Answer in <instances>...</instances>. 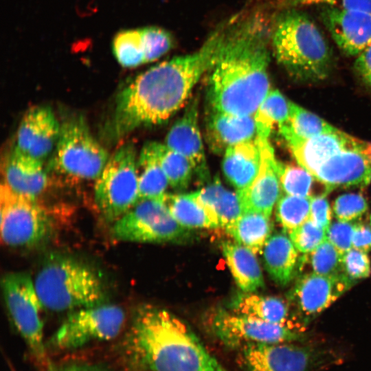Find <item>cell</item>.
I'll use <instances>...</instances> for the list:
<instances>
[{
	"label": "cell",
	"instance_id": "43",
	"mask_svg": "<svg viewBox=\"0 0 371 371\" xmlns=\"http://www.w3.org/2000/svg\"><path fill=\"white\" fill-rule=\"evenodd\" d=\"M355 224L337 220L329 225L327 240L343 256L352 247V236Z\"/></svg>",
	"mask_w": 371,
	"mask_h": 371
},
{
	"label": "cell",
	"instance_id": "25",
	"mask_svg": "<svg viewBox=\"0 0 371 371\" xmlns=\"http://www.w3.org/2000/svg\"><path fill=\"white\" fill-rule=\"evenodd\" d=\"M221 249L236 284L243 292H254L264 286L262 272L255 253L236 242H224Z\"/></svg>",
	"mask_w": 371,
	"mask_h": 371
},
{
	"label": "cell",
	"instance_id": "2",
	"mask_svg": "<svg viewBox=\"0 0 371 371\" xmlns=\"http://www.w3.org/2000/svg\"><path fill=\"white\" fill-rule=\"evenodd\" d=\"M270 30L258 13L231 25L221 53L209 71L207 108L254 115L270 91Z\"/></svg>",
	"mask_w": 371,
	"mask_h": 371
},
{
	"label": "cell",
	"instance_id": "12",
	"mask_svg": "<svg viewBox=\"0 0 371 371\" xmlns=\"http://www.w3.org/2000/svg\"><path fill=\"white\" fill-rule=\"evenodd\" d=\"M208 324L218 340L238 349L251 344L298 341L304 336L301 330L289 324L268 322L223 309L214 313Z\"/></svg>",
	"mask_w": 371,
	"mask_h": 371
},
{
	"label": "cell",
	"instance_id": "37",
	"mask_svg": "<svg viewBox=\"0 0 371 371\" xmlns=\"http://www.w3.org/2000/svg\"><path fill=\"white\" fill-rule=\"evenodd\" d=\"M308 254L313 272L330 277L345 275L342 269V256L327 239Z\"/></svg>",
	"mask_w": 371,
	"mask_h": 371
},
{
	"label": "cell",
	"instance_id": "11",
	"mask_svg": "<svg viewBox=\"0 0 371 371\" xmlns=\"http://www.w3.org/2000/svg\"><path fill=\"white\" fill-rule=\"evenodd\" d=\"M125 313L114 304L81 308L71 311L56 331L52 342L61 350H73L91 342L109 340L122 328Z\"/></svg>",
	"mask_w": 371,
	"mask_h": 371
},
{
	"label": "cell",
	"instance_id": "35",
	"mask_svg": "<svg viewBox=\"0 0 371 371\" xmlns=\"http://www.w3.org/2000/svg\"><path fill=\"white\" fill-rule=\"evenodd\" d=\"M310 207L311 197L284 194L280 196L277 202V221L284 231L289 234L309 218Z\"/></svg>",
	"mask_w": 371,
	"mask_h": 371
},
{
	"label": "cell",
	"instance_id": "1",
	"mask_svg": "<svg viewBox=\"0 0 371 371\" xmlns=\"http://www.w3.org/2000/svg\"><path fill=\"white\" fill-rule=\"evenodd\" d=\"M235 17L221 23L196 51L149 68L123 89L106 126L108 137L118 139L139 127L161 124L174 115L215 64Z\"/></svg>",
	"mask_w": 371,
	"mask_h": 371
},
{
	"label": "cell",
	"instance_id": "31",
	"mask_svg": "<svg viewBox=\"0 0 371 371\" xmlns=\"http://www.w3.org/2000/svg\"><path fill=\"white\" fill-rule=\"evenodd\" d=\"M278 128L287 144L337 129L319 116L291 101L288 118Z\"/></svg>",
	"mask_w": 371,
	"mask_h": 371
},
{
	"label": "cell",
	"instance_id": "10",
	"mask_svg": "<svg viewBox=\"0 0 371 371\" xmlns=\"http://www.w3.org/2000/svg\"><path fill=\"white\" fill-rule=\"evenodd\" d=\"M1 287L12 322L33 355L43 359L45 352L41 313L44 306L34 280L26 273L11 272L3 277Z\"/></svg>",
	"mask_w": 371,
	"mask_h": 371
},
{
	"label": "cell",
	"instance_id": "27",
	"mask_svg": "<svg viewBox=\"0 0 371 371\" xmlns=\"http://www.w3.org/2000/svg\"><path fill=\"white\" fill-rule=\"evenodd\" d=\"M137 172L139 199L164 198L169 183L159 163L157 142L144 146L137 161Z\"/></svg>",
	"mask_w": 371,
	"mask_h": 371
},
{
	"label": "cell",
	"instance_id": "8",
	"mask_svg": "<svg viewBox=\"0 0 371 371\" xmlns=\"http://www.w3.org/2000/svg\"><path fill=\"white\" fill-rule=\"evenodd\" d=\"M0 205L1 238L5 245L34 247L49 236L51 220L36 199L16 192L3 182Z\"/></svg>",
	"mask_w": 371,
	"mask_h": 371
},
{
	"label": "cell",
	"instance_id": "28",
	"mask_svg": "<svg viewBox=\"0 0 371 371\" xmlns=\"http://www.w3.org/2000/svg\"><path fill=\"white\" fill-rule=\"evenodd\" d=\"M231 307L236 313L268 322L280 324H287L288 322L289 306L281 297L244 292L234 298Z\"/></svg>",
	"mask_w": 371,
	"mask_h": 371
},
{
	"label": "cell",
	"instance_id": "46",
	"mask_svg": "<svg viewBox=\"0 0 371 371\" xmlns=\"http://www.w3.org/2000/svg\"><path fill=\"white\" fill-rule=\"evenodd\" d=\"M354 67L364 83L371 88V43L357 56Z\"/></svg>",
	"mask_w": 371,
	"mask_h": 371
},
{
	"label": "cell",
	"instance_id": "4",
	"mask_svg": "<svg viewBox=\"0 0 371 371\" xmlns=\"http://www.w3.org/2000/svg\"><path fill=\"white\" fill-rule=\"evenodd\" d=\"M270 43L278 63L296 80L326 78L333 64L332 50L315 21L297 8L284 9L270 30Z\"/></svg>",
	"mask_w": 371,
	"mask_h": 371
},
{
	"label": "cell",
	"instance_id": "3",
	"mask_svg": "<svg viewBox=\"0 0 371 371\" xmlns=\"http://www.w3.org/2000/svg\"><path fill=\"white\" fill-rule=\"evenodd\" d=\"M127 346L133 359L148 371H228L186 323L154 306L137 310Z\"/></svg>",
	"mask_w": 371,
	"mask_h": 371
},
{
	"label": "cell",
	"instance_id": "22",
	"mask_svg": "<svg viewBox=\"0 0 371 371\" xmlns=\"http://www.w3.org/2000/svg\"><path fill=\"white\" fill-rule=\"evenodd\" d=\"M356 139L337 129L288 146L298 164L313 175L323 163L350 146Z\"/></svg>",
	"mask_w": 371,
	"mask_h": 371
},
{
	"label": "cell",
	"instance_id": "6",
	"mask_svg": "<svg viewBox=\"0 0 371 371\" xmlns=\"http://www.w3.org/2000/svg\"><path fill=\"white\" fill-rule=\"evenodd\" d=\"M136 150L132 144L109 159L95 185V201L104 220L114 223L138 201Z\"/></svg>",
	"mask_w": 371,
	"mask_h": 371
},
{
	"label": "cell",
	"instance_id": "13",
	"mask_svg": "<svg viewBox=\"0 0 371 371\" xmlns=\"http://www.w3.org/2000/svg\"><path fill=\"white\" fill-rule=\"evenodd\" d=\"M239 350L246 371H317L328 357L317 347L293 342L251 344Z\"/></svg>",
	"mask_w": 371,
	"mask_h": 371
},
{
	"label": "cell",
	"instance_id": "18",
	"mask_svg": "<svg viewBox=\"0 0 371 371\" xmlns=\"http://www.w3.org/2000/svg\"><path fill=\"white\" fill-rule=\"evenodd\" d=\"M260 151L258 172L246 189L236 192L243 212H254L270 216L280 196V184L277 170L278 161L269 138L256 136Z\"/></svg>",
	"mask_w": 371,
	"mask_h": 371
},
{
	"label": "cell",
	"instance_id": "19",
	"mask_svg": "<svg viewBox=\"0 0 371 371\" xmlns=\"http://www.w3.org/2000/svg\"><path fill=\"white\" fill-rule=\"evenodd\" d=\"M60 126L47 106H36L23 116L17 133L16 148L43 161L56 146Z\"/></svg>",
	"mask_w": 371,
	"mask_h": 371
},
{
	"label": "cell",
	"instance_id": "32",
	"mask_svg": "<svg viewBox=\"0 0 371 371\" xmlns=\"http://www.w3.org/2000/svg\"><path fill=\"white\" fill-rule=\"evenodd\" d=\"M289 112V101L278 90H270L254 114L256 136L269 138L274 126L287 120Z\"/></svg>",
	"mask_w": 371,
	"mask_h": 371
},
{
	"label": "cell",
	"instance_id": "24",
	"mask_svg": "<svg viewBox=\"0 0 371 371\" xmlns=\"http://www.w3.org/2000/svg\"><path fill=\"white\" fill-rule=\"evenodd\" d=\"M265 269L278 284L285 286L294 278L298 264L297 250L282 233L271 235L262 249Z\"/></svg>",
	"mask_w": 371,
	"mask_h": 371
},
{
	"label": "cell",
	"instance_id": "42",
	"mask_svg": "<svg viewBox=\"0 0 371 371\" xmlns=\"http://www.w3.org/2000/svg\"><path fill=\"white\" fill-rule=\"evenodd\" d=\"M310 5L332 6L371 13V0H282L280 3V6L284 9Z\"/></svg>",
	"mask_w": 371,
	"mask_h": 371
},
{
	"label": "cell",
	"instance_id": "20",
	"mask_svg": "<svg viewBox=\"0 0 371 371\" xmlns=\"http://www.w3.org/2000/svg\"><path fill=\"white\" fill-rule=\"evenodd\" d=\"M206 110L205 139L213 153H224L233 145L256 137L254 115H236L209 108Z\"/></svg>",
	"mask_w": 371,
	"mask_h": 371
},
{
	"label": "cell",
	"instance_id": "21",
	"mask_svg": "<svg viewBox=\"0 0 371 371\" xmlns=\"http://www.w3.org/2000/svg\"><path fill=\"white\" fill-rule=\"evenodd\" d=\"M5 183L21 194L36 199L47 185L43 161L21 152L16 147L5 161Z\"/></svg>",
	"mask_w": 371,
	"mask_h": 371
},
{
	"label": "cell",
	"instance_id": "29",
	"mask_svg": "<svg viewBox=\"0 0 371 371\" xmlns=\"http://www.w3.org/2000/svg\"><path fill=\"white\" fill-rule=\"evenodd\" d=\"M196 193L201 201L216 216L220 227L226 228L243 213L237 192L226 189L217 177L210 180Z\"/></svg>",
	"mask_w": 371,
	"mask_h": 371
},
{
	"label": "cell",
	"instance_id": "23",
	"mask_svg": "<svg viewBox=\"0 0 371 371\" xmlns=\"http://www.w3.org/2000/svg\"><path fill=\"white\" fill-rule=\"evenodd\" d=\"M260 164L257 138L229 147L224 153L223 172L236 192L248 188L256 178Z\"/></svg>",
	"mask_w": 371,
	"mask_h": 371
},
{
	"label": "cell",
	"instance_id": "45",
	"mask_svg": "<svg viewBox=\"0 0 371 371\" xmlns=\"http://www.w3.org/2000/svg\"><path fill=\"white\" fill-rule=\"evenodd\" d=\"M354 249L369 252L371 251V227L363 223H355L352 236Z\"/></svg>",
	"mask_w": 371,
	"mask_h": 371
},
{
	"label": "cell",
	"instance_id": "41",
	"mask_svg": "<svg viewBox=\"0 0 371 371\" xmlns=\"http://www.w3.org/2000/svg\"><path fill=\"white\" fill-rule=\"evenodd\" d=\"M341 262L344 273L352 282L371 274L370 260L366 252L350 249L342 256Z\"/></svg>",
	"mask_w": 371,
	"mask_h": 371
},
{
	"label": "cell",
	"instance_id": "26",
	"mask_svg": "<svg viewBox=\"0 0 371 371\" xmlns=\"http://www.w3.org/2000/svg\"><path fill=\"white\" fill-rule=\"evenodd\" d=\"M164 201L171 215L182 227L214 229L220 227L213 213L201 201L196 192L190 194H166Z\"/></svg>",
	"mask_w": 371,
	"mask_h": 371
},
{
	"label": "cell",
	"instance_id": "30",
	"mask_svg": "<svg viewBox=\"0 0 371 371\" xmlns=\"http://www.w3.org/2000/svg\"><path fill=\"white\" fill-rule=\"evenodd\" d=\"M227 233L236 243L257 254L271 236L270 216L254 212H246L226 228Z\"/></svg>",
	"mask_w": 371,
	"mask_h": 371
},
{
	"label": "cell",
	"instance_id": "44",
	"mask_svg": "<svg viewBox=\"0 0 371 371\" xmlns=\"http://www.w3.org/2000/svg\"><path fill=\"white\" fill-rule=\"evenodd\" d=\"M326 194L311 197L310 217L314 223L328 229L332 219V211Z\"/></svg>",
	"mask_w": 371,
	"mask_h": 371
},
{
	"label": "cell",
	"instance_id": "40",
	"mask_svg": "<svg viewBox=\"0 0 371 371\" xmlns=\"http://www.w3.org/2000/svg\"><path fill=\"white\" fill-rule=\"evenodd\" d=\"M368 202L361 194L346 193L335 200L333 212L335 218L341 221L351 222L361 218L368 210Z\"/></svg>",
	"mask_w": 371,
	"mask_h": 371
},
{
	"label": "cell",
	"instance_id": "14",
	"mask_svg": "<svg viewBox=\"0 0 371 371\" xmlns=\"http://www.w3.org/2000/svg\"><path fill=\"white\" fill-rule=\"evenodd\" d=\"M326 193L338 188L366 187L371 181V143L356 139L314 173Z\"/></svg>",
	"mask_w": 371,
	"mask_h": 371
},
{
	"label": "cell",
	"instance_id": "39",
	"mask_svg": "<svg viewBox=\"0 0 371 371\" xmlns=\"http://www.w3.org/2000/svg\"><path fill=\"white\" fill-rule=\"evenodd\" d=\"M142 30L146 63L161 57L168 52L175 44L172 34L163 28L152 26L142 28Z\"/></svg>",
	"mask_w": 371,
	"mask_h": 371
},
{
	"label": "cell",
	"instance_id": "33",
	"mask_svg": "<svg viewBox=\"0 0 371 371\" xmlns=\"http://www.w3.org/2000/svg\"><path fill=\"white\" fill-rule=\"evenodd\" d=\"M112 50L116 60L123 67H134L146 63L142 28L118 32L113 40Z\"/></svg>",
	"mask_w": 371,
	"mask_h": 371
},
{
	"label": "cell",
	"instance_id": "7",
	"mask_svg": "<svg viewBox=\"0 0 371 371\" xmlns=\"http://www.w3.org/2000/svg\"><path fill=\"white\" fill-rule=\"evenodd\" d=\"M190 231L176 221L164 199H144L114 222L111 234L123 242L182 243L191 238Z\"/></svg>",
	"mask_w": 371,
	"mask_h": 371
},
{
	"label": "cell",
	"instance_id": "9",
	"mask_svg": "<svg viewBox=\"0 0 371 371\" xmlns=\"http://www.w3.org/2000/svg\"><path fill=\"white\" fill-rule=\"evenodd\" d=\"M108 160V153L92 136L82 117L62 124L54 157L60 171L79 179H97Z\"/></svg>",
	"mask_w": 371,
	"mask_h": 371
},
{
	"label": "cell",
	"instance_id": "15",
	"mask_svg": "<svg viewBox=\"0 0 371 371\" xmlns=\"http://www.w3.org/2000/svg\"><path fill=\"white\" fill-rule=\"evenodd\" d=\"M345 275L326 276L314 272L302 275L292 291V300L303 325L329 307L352 285Z\"/></svg>",
	"mask_w": 371,
	"mask_h": 371
},
{
	"label": "cell",
	"instance_id": "34",
	"mask_svg": "<svg viewBox=\"0 0 371 371\" xmlns=\"http://www.w3.org/2000/svg\"><path fill=\"white\" fill-rule=\"evenodd\" d=\"M160 165L168 179L169 186L177 190H183L190 185L194 170L190 162L183 155L157 142Z\"/></svg>",
	"mask_w": 371,
	"mask_h": 371
},
{
	"label": "cell",
	"instance_id": "16",
	"mask_svg": "<svg viewBox=\"0 0 371 371\" xmlns=\"http://www.w3.org/2000/svg\"><path fill=\"white\" fill-rule=\"evenodd\" d=\"M320 17L339 49L346 56H358L371 43V13L322 6Z\"/></svg>",
	"mask_w": 371,
	"mask_h": 371
},
{
	"label": "cell",
	"instance_id": "5",
	"mask_svg": "<svg viewBox=\"0 0 371 371\" xmlns=\"http://www.w3.org/2000/svg\"><path fill=\"white\" fill-rule=\"evenodd\" d=\"M34 282L43 306L53 311L98 306L106 299L100 276L88 265L67 256L50 255Z\"/></svg>",
	"mask_w": 371,
	"mask_h": 371
},
{
	"label": "cell",
	"instance_id": "47",
	"mask_svg": "<svg viewBox=\"0 0 371 371\" xmlns=\"http://www.w3.org/2000/svg\"><path fill=\"white\" fill-rule=\"evenodd\" d=\"M52 371H95L93 369L80 366H69L63 368L55 369Z\"/></svg>",
	"mask_w": 371,
	"mask_h": 371
},
{
	"label": "cell",
	"instance_id": "38",
	"mask_svg": "<svg viewBox=\"0 0 371 371\" xmlns=\"http://www.w3.org/2000/svg\"><path fill=\"white\" fill-rule=\"evenodd\" d=\"M297 251L308 254L327 239V230L308 218L288 234Z\"/></svg>",
	"mask_w": 371,
	"mask_h": 371
},
{
	"label": "cell",
	"instance_id": "48",
	"mask_svg": "<svg viewBox=\"0 0 371 371\" xmlns=\"http://www.w3.org/2000/svg\"><path fill=\"white\" fill-rule=\"evenodd\" d=\"M370 227H371V214H370Z\"/></svg>",
	"mask_w": 371,
	"mask_h": 371
},
{
	"label": "cell",
	"instance_id": "17",
	"mask_svg": "<svg viewBox=\"0 0 371 371\" xmlns=\"http://www.w3.org/2000/svg\"><path fill=\"white\" fill-rule=\"evenodd\" d=\"M198 106L197 97L190 100L182 116L169 130L165 144L185 157L190 162L199 181L207 183L211 179L198 125Z\"/></svg>",
	"mask_w": 371,
	"mask_h": 371
},
{
	"label": "cell",
	"instance_id": "36",
	"mask_svg": "<svg viewBox=\"0 0 371 371\" xmlns=\"http://www.w3.org/2000/svg\"><path fill=\"white\" fill-rule=\"evenodd\" d=\"M277 170L281 189L284 194L311 197L315 177L303 167L277 162Z\"/></svg>",
	"mask_w": 371,
	"mask_h": 371
}]
</instances>
